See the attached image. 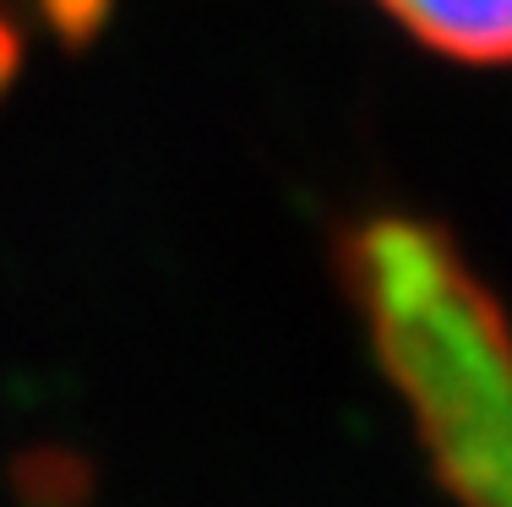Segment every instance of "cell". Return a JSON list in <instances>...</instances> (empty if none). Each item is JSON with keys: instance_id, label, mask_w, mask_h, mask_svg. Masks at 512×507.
Masks as SVG:
<instances>
[{"instance_id": "2", "label": "cell", "mask_w": 512, "mask_h": 507, "mask_svg": "<svg viewBox=\"0 0 512 507\" xmlns=\"http://www.w3.org/2000/svg\"><path fill=\"white\" fill-rule=\"evenodd\" d=\"M420 44L453 60H512V0H382Z\"/></svg>"}, {"instance_id": "1", "label": "cell", "mask_w": 512, "mask_h": 507, "mask_svg": "<svg viewBox=\"0 0 512 507\" xmlns=\"http://www.w3.org/2000/svg\"><path fill=\"white\" fill-rule=\"evenodd\" d=\"M344 279L453 497L512 507V322L491 289L420 219L365 224L344 246Z\"/></svg>"}]
</instances>
